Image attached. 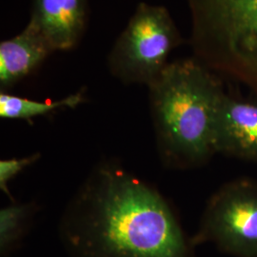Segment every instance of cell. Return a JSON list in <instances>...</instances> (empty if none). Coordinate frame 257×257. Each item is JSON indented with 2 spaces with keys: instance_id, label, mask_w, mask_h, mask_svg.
<instances>
[{
  "instance_id": "obj_8",
  "label": "cell",
  "mask_w": 257,
  "mask_h": 257,
  "mask_svg": "<svg viewBox=\"0 0 257 257\" xmlns=\"http://www.w3.org/2000/svg\"><path fill=\"white\" fill-rule=\"evenodd\" d=\"M55 50L45 36L29 22L19 35L0 43V87L2 92L33 73Z\"/></svg>"
},
{
  "instance_id": "obj_3",
  "label": "cell",
  "mask_w": 257,
  "mask_h": 257,
  "mask_svg": "<svg viewBox=\"0 0 257 257\" xmlns=\"http://www.w3.org/2000/svg\"><path fill=\"white\" fill-rule=\"evenodd\" d=\"M194 57L257 93V0H187Z\"/></svg>"
},
{
  "instance_id": "obj_1",
  "label": "cell",
  "mask_w": 257,
  "mask_h": 257,
  "mask_svg": "<svg viewBox=\"0 0 257 257\" xmlns=\"http://www.w3.org/2000/svg\"><path fill=\"white\" fill-rule=\"evenodd\" d=\"M58 229L69 257H193V241L163 195L110 161L86 178Z\"/></svg>"
},
{
  "instance_id": "obj_5",
  "label": "cell",
  "mask_w": 257,
  "mask_h": 257,
  "mask_svg": "<svg viewBox=\"0 0 257 257\" xmlns=\"http://www.w3.org/2000/svg\"><path fill=\"white\" fill-rule=\"evenodd\" d=\"M193 245L211 242L237 257H257V182L238 178L212 194Z\"/></svg>"
},
{
  "instance_id": "obj_6",
  "label": "cell",
  "mask_w": 257,
  "mask_h": 257,
  "mask_svg": "<svg viewBox=\"0 0 257 257\" xmlns=\"http://www.w3.org/2000/svg\"><path fill=\"white\" fill-rule=\"evenodd\" d=\"M215 154L257 162V93L235 97L225 93L213 128Z\"/></svg>"
},
{
  "instance_id": "obj_11",
  "label": "cell",
  "mask_w": 257,
  "mask_h": 257,
  "mask_svg": "<svg viewBox=\"0 0 257 257\" xmlns=\"http://www.w3.org/2000/svg\"><path fill=\"white\" fill-rule=\"evenodd\" d=\"M39 154L25 156L22 158H11L0 161V188L2 192L9 193L8 184L26 167L32 165L39 158Z\"/></svg>"
},
{
  "instance_id": "obj_2",
  "label": "cell",
  "mask_w": 257,
  "mask_h": 257,
  "mask_svg": "<svg viewBox=\"0 0 257 257\" xmlns=\"http://www.w3.org/2000/svg\"><path fill=\"white\" fill-rule=\"evenodd\" d=\"M160 155L168 165L201 166L215 155L213 128L226 93L217 74L195 57L176 60L149 86Z\"/></svg>"
},
{
  "instance_id": "obj_4",
  "label": "cell",
  "mask_w": 257,
  "mask_h": 257,
  "mask_svg": "<svg viewBox=\"0 0 257 257\" xmlns=\"http://www.w3.org/2000/svg\"><path fill=\"white\" fill-rule=\"evenodd\" d=\"M179 44L180 35L168 10L140 3L110 52V73L125 84L149 87Z\"/></svg>"
},
{
  "instance_id": "obj_7",
  "label": "cell",
  "mask_w": 257,
  "mask_h": 257,
  "mask_svg": "<svg viewBox=\"0 0 257 257\" xmlns=\"http://www.w3.org/2000/svg\"><path fill=\"white\" fill-rule=\"evenodd\" d=\"M87 0H34L30 22L45 36L54 50H71L87 24Z\"/></svg>"
},
{
  "instance_id": "obj_10",
  "label": "cell",
  "mask_w": 257,
  "mask_h": 257,
  "mask_svg": "<svg viewBox=\"0 0 257 257\" xmlns=\"http://www.w3.org/2000/svg\"><path fill=\"white\" fill-rule=\"evenodd\" d=\"M32 204H11L0 211V251L6 255L15 248L27 230L34 213Z\"/></svg>"
},
{
  "instance_id": "obj_9",
  "label": "cell",
  "mask_w": 257,
  "mask_h": 257,
  "mask_svg": "<svg viewBox=\"0 0 257 257\" xmlns=\"http://www.w3.org/2000/svg\"><path fill=\"white\" fill-rule=\"evenodd\" d=\"M84 100L83 91L56 101H37L2 92L0 93V117L4 119L31 120L44 116L58 109H74Z\"/></svg>"
}]
</instances>
